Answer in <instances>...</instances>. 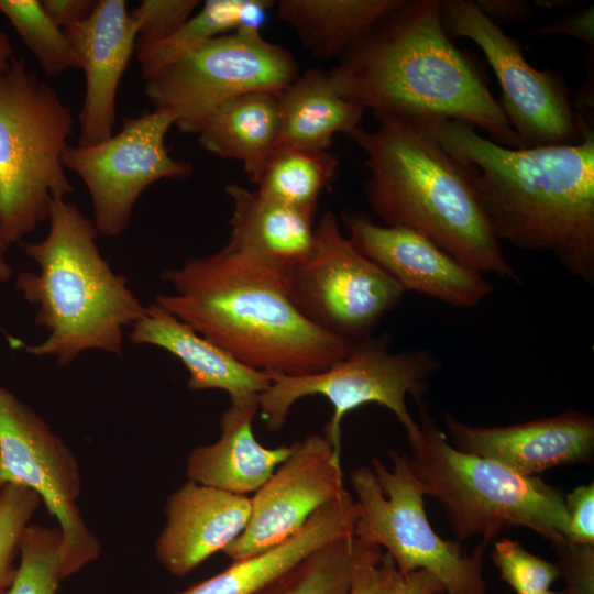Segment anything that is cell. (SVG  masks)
<instances>
[{"mask_svg":"<svg viewBox=\"0 0 594 594\" xmlns=\"http://www.w3.org/2000/svg\"><path fill=\"white\" fill-rule=\"evenodd\" d=\"M568 525L564 540L594 546V483L578 486L564 497Z\"/></svg>","mask_w":594,"mask_h":594,"instance_id":"cell-37","label":"cell"},{"mask_svg":"<svg viewBox=\"0 0 594 594\" xmlns=\"http://www.w3.org/2000/svg\"><path fill=\"white\" fill-rule=\"evenodd\" d=\"M491 558L501 579L516 594H540L561 576L558 563L530 553L515 540L497 541Z\"/></svg>","mask_w":594,"mask_h":594,"instance_id":"cell-33","label":"cell"},{"mask_svg":"<svg viewBox=\"0 0 594 594\" xmlns=\"http://www.w3.org/2000/svg\"><path fill=\"white\" fill-rule=\"evenodd\" d=\"M540 594H565V592H553V591L547 590Z\"/></svg>","mask_w":594,"mask_h":594,"instance_id":"cell-45","label":"cell"},{"mask_svg":"<svg viewBox=\"0 0 594 594\" xmlns=\"http://www.w3.org/2000/svg\"><path fill=\"white\" fill-rule=\"evenodd\" d=\"M74 123L59 94L13 58L0 75V232L8 246L74 191L63 162Z\"/></svg>","mask_w":594,"mask_h":594,"instance_id":"cell-7","label":"cell"},{"mask_svg":"<svg viewBox=\"0 0 594 594\" xmlns=\"http://www.w3.org/2000/svg\"><path fill=\"white\" fill-rule=\"evenodd\" d=\"M419 122L469 175L501 243L550 252L594 284V131L575 144L512 148L460 121Z\"/></svg>","mask_w":594,"mask_h":594,"instance_id":"cell-1","label":"cell"},{"mask_svg":"<svg viewBox=\"0 0 594 594\" xmlns=\"http://www.w3.org/2000/svg\"><path fill=\"white\" fill-rule=\"evenodd\" d=\"M351 243L403 290L458 308H473L493 292L485 275L463 264L422 234L376 223L362 211L345 210Z\"/></svg>","mask_w":594,"mask_h":594,"instance_id":"cell-16","label":"cell"},{"mask_svg":"<svg viewBox=\"0 0 594 594\" xmlns=\"http://www.w3.org/2000/svg\"><path fill=\"white\" fill-rule=\"evenodd\" d=\"M62 532L29 524L20 543V561L9 594H57L67 579L62 558Z\"/></svg>","mask_w":594,"mask_h":594,"instance_id":"cell-31","label":"cell"},{"mask_svg":"<svg viewBox=\"0 0 594 594\" xmlns=\"http://www.w3.org/2000/svg\"><path fill=\"white\" fill-rule=\"evenodd\" d=\"M552 547L566 584L565 594H594V546L562 540Z\"/></svg>","mask_w":594,"mask_h":594,"instance_id":"cell-36","label":"cell"},{"mask_svg":"<svg viewBox=\"0 0 594 594\" xmlns=\"http://www.w3.org/2000/svg\"><path fill=\"white\" fill-rule=\"evenodd\" d=\"M327 73L341 97L378 121H460L520 148L480 70L449 38L438 0H402Z\"/></svg>","mask_w":594,"mask_h":594,"instance_id":"cell-2","label":"cell"},{"mask_svg":"<svg viewBox=\"0 0 594 594\" xmlns=\"http://www.w3.org/2000/svg\"><path fill=\"white\" fill-rule=\"evenodd\" d=\"M278 466L251 498L246 527L222 551L233 561L285 541L345 490L341 453L324 435L312 433L294 443Z\"/></svg>","mask_w":594,"mask_h":594,"instance_id":"cell-15","label":"cell"},{"mask_svg":"<svg viewBox=\"0 0 594 594\" xmlns=\"http://www.w3.org/2000/svg\"><path fill=\"white\" fill-rule=\"evenodd\" d=\"M299 76L294 55L261 33L224 34L195 47L144 79L154 109H167L175 125L198 133L220 106L237 97L278 94Z\"/></svg>","mask_w":594,"mask_h":594,"instance_id":"cell-10","label":"cell"},{"mask_svg":"<svg viewBox=\"0 0 594 594\" xmlns=\"http://www.w3.org/2000/svg\"><path fill=\"white\" fill-rule=\"evenodd\" d=\"M128 339L167 351L188 371L190 391L220 389L230 403L258 402L272 382L270 373L242 364L154 301L132 324Z\"/></svg>","mask_w":594,"mask_h":594,"instance_id":"cell-20","label":"cell"},{"mask_svg":"<svg viewBox=\"0 0 594 594\" xmlns=\"http://www.w3.org/2000/svg\"><path fill=\"white\" fill-rule=\"evenodd\" d=\"M42 7L47 15L63 30L87 19L98 0H44Z\"/></svg>","mask_w":594,"mask_h":594,"instance_id":"cell-40","label":"cell"},{"mask_svg":"<svg viewBox=\"0 0 594 594\" xmlns=\"http://www.w3.org/2000/svg\"><path fill=\"white\" fill-rule=\"evenodd\" d=\"M442 584L429 572L400 574L391 558L386 594H443Z\"/></svg>","mask_w":594,"mask_h":594,"instance_id":"cell-39","label":"cell"},{"mask_svg":"<svg viewBox=\"0 0 594 594\" xmlns=\"http://www.w3.org/2000/svg\"><path fill=\"white\" fill-rule=\"evenodd\" d=\"M270 0H207L173 35L136 50L143 79L176 62L200 44L226 32L261 33Z\"/></svg>","mask_w":594,"mask_h":594,"instance_id":"cell-27","label":"cell"},{"mask_svg":"<svg viewBox=\"0 0 594 594\" xmlns=\"http://www.w3.org/2000/svg\"><path fill=\"white\" fill-rule=\"evenodd\" d=\"M164 513L155 557L168 573L185 576L242 534L251 498L187 480L169 494Z\"/></svg>","mask_w":594,"mask_h":594,"instance_id":"cell-19","label":"cell"},{"mask_svg":"<svg viewBox=\"0 0 594 594\" xmlns=\"http://www.w3.org/2000/svg\"><path fill=\"white\" fill-rule=\"evenodd\" d=\"M175 116L154 109L125 117L117 134L94 145H69L64 153L66 169L86 186L99 234L114 238L129 227L141 194L161 179H183L193 173L189 162L175 160L165 138Z\"/></svg>","mask_w":594,"mask_h":594,"instance_id":"cell-14","label":"cell"},{"mask_svg":"<svg viewBox=\"0 0 594 594\" xmlns=\"http://www.w3.org/2000/svg\"><path fill=\"white\" fill-rule=\"evenodd\" d=\"M231 235L224 246L287 274L301 264L315 243L312 215L231 184Z\"/></svg>","mask_w":594,"mask_h":594,"instance_id":"cell-23","label":"cell"},{"mask_svg":"<svg viewBox=\"0 0 594 594\" xmlns=\"http://www.w3.org/2000/svg\"><path fill=\"white\" fill-rule=\"evenodd\" d=\"M407 435L409 465L426 496L447 514L459 540L491 541L503 529L525 527L553 543L564 540L568 515L561 491L539 476H522L494 461L464 453L447 441L422 398Z\"/></svg>","mask_w":594,"mask_h":594,"instance_id":"cell-6","label":"cell"},{"mask_svg":"<svg viewBox=\"0 0 594 594\" xmlns=\"http://www.w3.org/2000/svg\"><path fill=\"white\" fill-rule=\"evenodd\" d=\"M392 466L373 457L371 468L350 474L356 495L354 538L385 548L400 574L426 571L448 594H486L483 559L490 541L481 539L472 553L460 541L444 540L426 514L425 490L408 455L391 449Z\"/></svg>","mask_w":594,"mask_h":594,"instance_id":"cell-8","label":"cell"},{"mask_svg":"<svg viewBox=\"0 0 594 594\" xmlns=\"http://www.w3.org/2000/svg\"><path fill=\"white\" fill-rule=\"evenodd\" d=\"M257 411L258 402L231 403L220 417L219 439L189 451L187 479L239 495L255 493L293 450V444L266 448L257 442L252 427Z\"/></svg>","mask_w":594,"mask_h":594,"instance_id":"cell-22","label":"cell"},{"mask_svg":"<svg viewBox=\"0 0 594 594\" xmlns=\"http://www.w3.org/2000/svg\"><path fill=\"white\" fill-rule=\"evenodd\" d=\"M402 0H280L276 16L318 59L342 56Z\"/></svg>","mask_w":594,"mask_h":594,"instance_id":"cell-26","label":"cell"},{"mask_svg":"<svg viewBox=\"0 0 594 594\" xmlns=\"http://www.w3.org/2000/svg\"><path fill=\"white\" fill-rule=\"evenodd\" d=\"M440 8L447 33L470 38L484 53L502 88L498 105L520 148L575 144L593 132L562 78L532 67L518 41L487 19L474 1L446 0Z\"/></svg>","mask_w":594,"mask_h":594,"instance_id":"cell-12","label":"cell"},{"mask_svg":"<svg viewBox=\"0 0 594 594\" xmlns=\"http://www.w3.org/2000/svg\"><path fill=\"white\" fill-rule=\"evenodd\" d=\"M154 302L242 364L270 374L319 373L354 342L326 332L294 305L286 274L227 248L167 268Z\"/></svg>","mask_w":594,"mask_h":594,"instance_id":"cell-3","label":"cell"},{"mask_svg":"<svg viewBox=\"0 0 594 594\" xmlns=\"http://www.w3.org/2000/svg\"><path fill=\"white\" fill-rule=\"evenodd\" d=\"M279 124L277 94L251 92L213 111L197 133L198 142L213 155L241 162L254 182L277 144Z\"/></svg>","mask_w":594,"mask_h":594,"instance_id":"cell-25","label":"cell"},{"mask_svg":"<svg viewBox=\"0 0 594 594\" xmlns=\"http://www.w3.org/2000/svg\"><path fill=\"white\" fill-rule=\"evenodd\" d=\"M338 167V157L328 151L276 145L253 183L263 197L314 216Z\"/></svg>","mask_w":594,"mask_h":594,"instance_id":"cell-28","label":"cell"},{"mask_svg":"<svg viewBox=\"0 0 594 594\" xmlns=\"http://www.w3.org/2000/svg\"><path fill=\"white\" fill-rule=\"evenodd\" d=\"M198 0H143L130 12L138 25L135 51L173 35L193 15Z\"/></svg>","mask_w":594,"mask_h":594,"instance_id":"cell-34","label":"cell"},{"mask_svg":"<svg viewBox=\"0 0 594 594\" xmlns=\"http://www.w3.org/2000/svg\"><path fill=\"white\" fill-rule=\"evenodd\" d=\"M290 298L319 329L355 342L373 334L404 290L341 232L328 210L308 257L286 274Z\"/></svg>","mask_w":594,"mask_h":594,"instance_id":"cell-11","label":"cell"},{"mask_svg":"<svg viewBox=\"0 0 594 594\" xmlns=\"http://www.w3.org/2000/svg\"><path fill=\"white\" fill-rule=\"evenodd\" d=\"M9 246L6 244L0 232V282H8L13 274V268L9 263L7 253Z\"/></svg>","mask_w":594,"mask_h":594,"instance_id":"cell-43","label":"cell"},{"mask_svg":"<svg viewBox=\"0 0 594 594\" xmlns=\"http://www.w3.org/2000/svg\"><path fill=\"white\" fill-rule=\"evenodd\" d=\"M10 484L35 492L62 532L67 578L101 554V542L77 505L79 463L66 442L28 404L0 385V492Z\"/></svg>","mask_w":594,"mask_h":594,"instance_id":"cell-13","label":"cell"},{"mask_svg":"<svg viewBox=\"0 0 594 594\" xmlns=\"http://www.w3.org/2000/svg\"><path fill=\"white\" fill-rule=\"evenodd\" d=\"M47 234L38 241L19 243L37 265L14 278L22 298L36 308L34 322L47 331L37 344L9 338L13 348L55 360L68 366L87 351L121 355L125 330L146 306L101 255L98 231L91 219L66 199L51 204Z\"/></svg>","mask_w":594,"mask_h":594,"instance_id":"cell-5","label":"cell"},{"mask_svg":"<svg viewBox=\"0 0 594 594\" xmlns=\"http://www.w3.org/2000/svg\"><path fill=\"white\" fill-rule=\"evenodd\" d=\"M279 134L276 145L328 151L337 133L359 127L365 108L341 97L328 73L308 69L277 94Z\"/></svg>","mask_w":594,"mask_h":594,"instance_id":"cell-24","label":"cell"},{"mask_svg":"<svg viewBox=\"0 0 594 594\" xmlns=\"http://www.w3.org/2000/svg\"><path fill=\"white\" fill-rule=\"evenodd\" d=\"M378 122L346 136L366 155L364 191L382 224L414 230L483 275L518 280L460 163L421 122Z\"/></svg>","mask_w":594,"mask_h":594,"instance_id":"cell-4","label":"cell"},{"mask_svg":"<svg viewBox=\"0 0 594 594\" xmlns=\"http://www.w3.org/2000/svg\"><path fill=\"white\" fill-rule=\"evenodd\" d=\"M356 503L344 490L316 510L302 528L285 541L257 554L234 560L218 574L176 594H257L316 550L353 536Z\"/></svg>","mask_w":594,"mask_h":594,"instance_id":"cell-21","label":"cell"},{"mask_svg":"<svg viewBox=\"0 0 594 594\" xmlns=\"http://www.w3.org/2000/svg\"><path fill=\"white\" fill-rule=\"evenodd\" d=\"M0 13L51 77L80 68L79 59L66 36L37 0H0Z\"/></svg>","mask_w":594,"mask_h":594,"instance_id":"cell-30","label":"cell"},{"mask_svg":"<svg viewBox=\"0 0 594 594\" xmlns=\"http://www.w3.org/2000/svg\"><path fill=\"white\" fill-rule=\"evenodd\" d=\"M444 426L455 449L499 463L522 476L588 464L594 457V418L580 410L499 427L466 425L447 413Z\"/></svg>","mask_w":594,"mask_h":594,"instance_id":"cell-17","label":"cell"},{"mask_svg":"<svg viewBox=\"0 0 594 594\" xmlns=\"http://www.w3.org/2000/svg\"><path fill=\"white\" fill-rule=\"evenodd\" d=\"M355 542L353 573L346 594H386L391 557L376 544L356 538Z\"/></svg>","mask_w":594,"mask_h":594,"instance_id":"cell-35","label":"cell"},{"mask_svg":"<svg viewBox=\"0 0 594 594\" xmlns=\"http://www.w3.org/2000/svg\"><path fill=\"white\" fill-rule=\"evenodd\" d=\"M479 10L496 25L525 21L530 13V4L521 0H476Z\"/></svg>","mask_w":594,"mask_h":594,"instance_id":"cell-41","label":"cell"},{"mask_svg":"<svg viewBox=\"0 0 594 594\" xmlns=\"http://www.w3.org/2000/svg\"><path fill=\"white\" fill-rule=\"evenodd\" d=\"M13 58L10 38L7 33L0 31V75L9 68Z\"/></svg>","mask_w":594,"mask_h":594,"instance_id":"cell-42","label":"cell"},{"mask_svg":"<svg viewBox=\"0 0 594 594\" xmlns=\"http://www.w3.org/2000/svg\"><path fill=\"white\" fill-rule=\"evenodd\" d=\"M30 488L10 484L0 492V594H9L13 584L24 529L42 505Z\"/></svg>","mask_w":594,"mask_h":594,"instance_id":"cell-32","label":"cell"},{"mask_svg":"<svg viewBox=\"0 0 594 594\" xmlns=\"http://www.w3.org/2000/svg\"><path fill=\"white\" fill-rule=\"evenodd\" d=\"M535 3L542 8H559L564 7L565 3H571V1H535Z\"/></svg>","mask_w":594,"mask_h":594,"instance_id":"cell-44","label":"cell"},{"mask_svg":"<svg viewBox=\"0 0 594 594\" xmlns=\"http://www.w3.org/2000/svg\"><path fill=\"white\" fill-rule=\"evenodd\" d=\"M354 560L355 538H340L309 554L257 594H346Z\"/></svg>","mask_w":594,"mask_h":594,"instance_id":"cell-29","label":"cell"},{"mask_svg":"<svg viewBox=\"0 0 594 594\" xmlns=\"http://www.w3.org/2000/svg\"><path fill=\"white\" fill-rule=\"evenodd\" d=\"M85 73L77 145L97 144L113 134L117 94L139 35L124 0H98L84 21L64 29Z\"/></svg>","mask_w":594,"mask_h":594,"instance_id":"cell-18","label":"cell"},{"mask_svg":"<svg viewBox=\"0 0 594 594\" xmlns=\"http://www.w3.org/2000/svg\"><path fill=\"white\" fill-rule=\"evenodd\" d=\"M553 34L575 37L586 44H594V7L588 6L556 22L531 30L525 37H543Z\"/></svg>","mask_w":594,"mask_h":594,"instance_id":"cell-38","label":"cell"},{"mask_svg":"<svg viewBox=\"0 0 594 594\" xmlns=\"http://www.w3.org/2000/svg\"><path fill=\"white\" fill-rule=\"evenodd\" d=\"M391 340L387 332L358 340L343 359L316 374H271L270 387L258 396V410L267 429H282L299 399L322 396L333 408L323 435L340 453L344 416L366 404L387 408L407 435L415 432L418 424L409 413L407 396L422 398L430 376L441 364L426 349L392 352Z\"/></svg>","mask_w":594,"mask_h":594,"instance_id":"cell-9","label":"cell"}]
</instances>
